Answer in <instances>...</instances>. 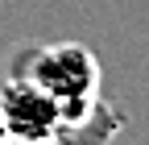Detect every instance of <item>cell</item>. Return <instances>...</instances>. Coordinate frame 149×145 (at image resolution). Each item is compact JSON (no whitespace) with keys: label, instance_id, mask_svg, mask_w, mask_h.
Segmentation results:
<instances>
[{"label":"cell","instance_id":"cell-3","mask_svg":"<svg viewBox=\"0 0 149 145\" xmlns=\"http://www.w3.org/2000/svg\"><path fill=\"white\" fill-rule=\"evenodd\" d=\"M0 145H13V141H8V133H4V124H0Z\"/></svg>","mask_w":149,"mask_h":145},{"label":"cell","instance_id":"cell-2","mask_svg":"<svg viewBox=\"0 0 149 145\" xmlns=\"http://www.w3.org/2000/svg\"><path fill=\"white\" fill-rule=\"evenodd\" d=\"M0 124L13 145H54L62 129V112L54 96L25 75H8L0 87Z\"/></svg>","mask_w":149,"mask_h":145},{"label":"cell","instance_id":"cell-1","mask_svg":"<svg viewBox=\"0 0 149 145\" xmlns=\"http://www.w3.org/2000/svg\"><path fill=\"white\" fill-rule=\"evenodd\" d=\"M8 75H25L42 87L46 96H54L62 112V124L79 120L91 104L100 100V58L83 42H42L25 46L13 54Z\"/></svg>","mask_w":149,"mask_h":145}]
</instances>
